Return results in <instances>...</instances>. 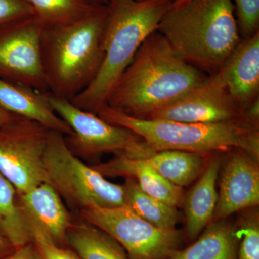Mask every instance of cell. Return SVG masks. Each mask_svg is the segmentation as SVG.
<instances>
[{"label":"cell","instance_id":"e0dca14e","mask_svg":"<svg viewBox=\"0 0 259 259\" xmlns=\"http://www.w3.org/2000/svg\"><path fill=\"white\" fill-rule=\"evenodd\" d=\"M221 168V159L214 158L183 199L186 231L191 239L197 238L212 219L218 202L216 182Z\"/></svg>","mask_w":259,"mask_h":259},{"label":"cell","instance_id":"7402d4cb","mask_svg":"<svg viewBox=\"0 0 259 259\" xmlns=\"http://www.w3.org/2000/svg\"><path fill=\"white\" fill-rule=\"evenodd\" d=\"M125 206L140 218L163 229H175L179 221L176 207L151 197L140 188L133 178L127 177L124 185Z\"/></svg>","mask_w":259,"mask_h":259},{"label":"cell","instance_id":"cb8c5ba5","mask_svg":"<svg viewBox=\"0 0 259 259\" xmlns=\"http://www.w3.org/2000/svg\"><path fill=\"white\" fill-rule=\"evenodd\" d=\"M237 239L241 240L238 259H259V223L258 217L248 218L235 228Z\"/></svg>","mask_w":259,"mask_h":259},{"label":"cell","instance_id":"d6986e66","mask_svg":"<svg viewBox=\"0 0 259 259\" xmlns=\"http://www.w3.org/2000/svg\"><path fill=\"white\" fill-rule=\"evenodd\" d=\"M66 240L81 259H131L114 238L86 221L72 223Z\"/></svg>","mask_w":259,"mask_h":259},{"label":"cell","instance_id":"277c9868","mask_svg":"<svg viewBox=\"0 0 259 259\" xmlns=\"http://www.w3.org/2000/svg\"><path fill=\"white\" fill-rule=\"evenodd\" d=\"M172 1L109 0L101 67L93 82L70 101L73 105L95 114L106 105L116 83L141 44L157 30Z\"/></svg>","mask_w":259,"mask_h":259},{"label":"cell","instance_id":"ba28073f","mask_svg":"<svg viewBox=\"0 0 259 259\" xmlns=\"http://www.w3.org/2000/svg\"><path fill=\"white\" fill-rule=\"evenodd\" d=\"M83 221L115 240L131 259H168L182 242L176 229H163L140 218L127 206L80 210Z\"/></svg>","mask_w":259,"mask_h":259},{"label":"cell","instance_id":"6da1fadb","mask_svg":"<svg viewBox=\"0 0 259 259\" xmlns=\"http://www.w3.org/2000/svg\"><path fill=\"white\" fill-rule=\"evenodd\" d=\"M209 76L182 60L156 30L141 44L106 105L126 115L148 119Z\"/></svg>","mask_w":259,"mask_h":259},{"label":"cell","instance_id":"4fadbf2b","mask_svg":"<svg viewBox=\"0 0 259 259\" xmlns=\"http://www.w3.org/2000/svg\"><path fill=\"white\" fill-rule=\"evenodd\" d=\"M217 74L232 98L242 108L258 98L259 31L240 40Z\"/></svg>","mask_w":259,"mask_h":259},{"label":"cell","instance_id":"4dcf8cb0","mask_svg":"<svg viewBox=\"0 0 259 259\" xmlns=\"http://www.w3.org/2000/svg\"><path fill=\"white\" fill-rule=\"evenodd\" d=\"M94 5H107L109 0H90Z\"/></svg>","mask_w":259,"mask_h":259},{"label":"cell","instance_id":"d4e9b609","mask_svg":"<svg viewBox=\"0 0 259 259\" xmlns=\"http://www.w3.org/2000/svg\"><path fill=\"white\" fill-rule=\"evenodd\" d=\"M234 3L240 35L247 38L259 31V0H231Z\"/></svg>","mask_w":259,"mask_h":259},{"label":"cell","instance_id":"5bb4252c","mask_svg":"<svg viewBox=\"0 0 259 259\" xmlns=\"http://www.w3.org/2000/svg\"><path fill=\"white\" fill-rule=\"evenodd\" d=\"M19 202L28 224L42 230L56 244L66 240L71 218L61 197L48 182L18 194Z\"/></svg>","mask_w":259,"mask_h":259},{"label":"cell","instance_id":"83f0119b","mask_svg":"<svg viewBox=\"0 0 259 259\" xmlns=\"http://www.w3.org/2000/svg\"><path fill=\"white\" fill-rule=\"evenodd\" d=\"M0 259H44L35 245L28 244L15 249L11 254L5 255Z\"/></svg>","mask_w":259,"mask_h":259},{"label":"cell","instance_id":"484cf974","mask_svg":"<svg viewBox=\"0 0 259 259\" xmlns=\"http://www.w3.org/2000/svg\"><path fill=\"white\" fill-rule=\"evenodd\" d=\"M31 231L32 241L44 259H81L72 250L61 248L56 244L42 230L29 224Z\"/></svg>","mask_w":259,"mask_h":259},{"label":"cell","instance_id":"9a60e30c","mask_svg":"<svg viewBox=\"0 0 259 259\" xmlns=\"http://www.w3.org/2000/svg\"><path fill=\"white\" fill-rule=\"evenodd\" d=\"M93 167L104 177L122 176L134 179L146 194L173 207L180 206L183 202L182 187L166 180L143 158L117 153L111 161Z\"/></svg>","mask_w":259,"mask_h":259},{"label":"cell","instance_id":"9c48e42d","mask_svg":"<svg viewBox=\"0 0 259 259\" xmlns=\"http://www.w3.org/2000/svg\"><path fill=\"white\" fill-rule=\"evenodd\" d=\"M49 131L20 116L0 127V175L18 194L49 183L44 163Z\"/></svg>","mask_w":259,"mask_h":259},{"label":"cell","instance_id":"3957f363","mask_svg":"<svg viewBox=\"0 0 259 259\" xmlns=\"http://www.w3.org/2000/svg\"><path fill=\"white\" fill-rule=\"evenodd\" d=\"M107 5H97L74 23L42 29V69L49 93L71 101L88 88L101 67Z\"/></svg>","mask_w":259,"mask_h":259},{"label":"cell","instance_id":"8fae6325","mask_svg":"<svg viewBox=\"0 0 259 259\" xmlns=\"http://www.w3.org/2000/svg\"><path fill=\"white\" fill-rule=\"evenodd\" d=\"M148 119L217 123L245 117L244 109L233 100L219 75L215 74L209 76L177 101L155 112Z\"/></svg>","mask_w":259,"mask_h":259},{"label":"cell","instance_id":"4316f807","mask_svg":"<svg viewBox=\"0 0 259 259\" xmlns=\"http://www.w3.org/2000/svg\"><path fill=\"white\" fill-rule=\"evenodd\" d=\"M33 16L28 0H0V29Z\"/></svg>","mask_w":259,"mask_h":259},{"label":"cell","instance_id":"ffe728a7","mask_svg":"<svg viewBox=\"0 0 259 259\" xmlns=\"http://www.w3.org/2000/svg\"><path fill=\"white\" fill-rule=\"evenodd\" d=\"M143 159L166 180L180 187L192 183L205 165L202 153L177 150L154 151Z\"/></svg>","mask_w":259,"mask_h":259},{"label":"cell","instance_id":"d6a6232c","mask_svg":"<svg viewBox=\"0 0 259 259\" xmlns=\"http://www.w3.org/2000/svg\"><path fill=\"white\" fill-rule=\"evenodd\" d=\"M136 1H147V0H136Z\"/></svg>","mask_w":259,"mask_h":259},{"label":"cell","instance_id":"5b68a950","mask_svg":"<svg viewBox=\"0 0 259 259\" xmlns=\"http://www.w3.org/2000/svg\"><path fill=\"white\" fill-rule=\"evenodd\" d=\"M97 115L109 123L132 131L156 151L177 150L202 154L240 148L258 160V125L246 119L217 123H186L138 118L107 105L102 106Z\"/></svg>","mask_w":259,"mask_h":259},{"label":"cell","instance_id":"f1b7e54d","mask_svg":"<svg viewBox=\"0 0 259 259\" xmlns=\"http://www.w3.org/2000/svg\"><path fill=\"white\" fill-rule=\"evenodd\" d=\"M11 248L13 247L10 244V242L0 234V258L8 253Z\"/></svg>","mask_w":259,"mask_h":259},{"label":"cell","instance_id":"ac0fdd59","mask_svg":"<svg viewBox=\"0 0 259 259\" xmlns=\"http://www.w3.org/2000/svg\"><path fill=\"white\" fill-rule=\"evenodd\" d=\"M235 228L225 220L214 221L198 240L168 259H238Z\"/></svg>","mask_w":259,"mask_h":259},{"label":"cell","instance_id":"8992f818","mask_svg":"<svg viewBox=\"0 0 259 259\" xmlns=\"http://www.w3.org/2000/svg\"><path fill=\"white\" fill-rule=\"evenodd\" d=\"M44 163L49 183L75 208L125 206L124 185L109 182L84 164L71 152L60 132L49 130Z\"/></svg>","mask_w":259,"mask_h":259},{"label":"cell","instance_id":"44dd1931","mask_svg":"<svg viewBox=\"0 0 259 259\" xmlns=\"http://www.w3.org/2000/svg\"><path fill=\"white\" fill-rule=\"evenodd\" d=\"M0 234L16 249L31 243L30 226L19 202L13 185L0 175Z\"/></svg>","mask_w":259,"mask_h":259},{"label":"cell","instance_id":"2e32d148","mask_svg":"<svg viewBox=\"0 0 259 259\" xmlns=\"http://www.w3.org/2000/svg\"><path fill=\"white\" fill-rule=\"evenodd\" d=\"M0 107L6 111L35 121L51 131L69 136L72 130L51 106L45 93L0 79Z\"/></svg>","mask_w":259,"mask_h":259},{"label":"cell","instance_id":"f546056e","mask_svg":"<svg viewBox=\"0 0 259 259\" xmlns=\"http://www.w3.org/2000/svg\"><path fill=\"white\" fill-rule=\"evenodd\" d=\"M16 116L6 111L3 107H0V127L13 120Z\"/></svg>","mask_w":259,"mask_h":259},{"label":"cell","instance_id":"30bf717a","mask_svg":"<svg viewBox=\"0 0 259 259\" xmlns=\"http://www.w3.org/2000/svg\"><path fill=\"white\" fill-rule=\"evenodd\" d=\"M42 29L35 16L0 29V79L49 92L40 51Z\"/></svg>","mask_w":259,"mask_h":259},{"label":"cell","instance_id":"52a82bcc","mask_svg":"<svg viewBox=\"0 0 259 259\" xmlns=\"http://www.w3.org/2000/svg\"><path fill=\"white\" fill-rule=\"evenodd\" d=\"M45 94L56 113L72 130L73 134L66 136L65 140L77 157H93L113 152L146 158L156 151L128 129L109 123L97 114L81 110L66 99L49 92Z\"/></svg>","mask_w":259,"mask_h":259},{"label":"cell","instance_id":"7a4b0ae2","mask_svg":"<svg viewBox=\"0 0 259 259\" xmlns=\"http://www.w3.org/2000/svg\"><path fill=\"white\" fill-rule=\"evenodd\" d=\"M231 0H189L170 7L157 31L177 55L206 74H217L241 40Z\"/></svg>","mask_w":259,"mask_h":259},{"label":"cell","instance_id":"7c38bea8","mask_svg":"<svg viewBox=\"0 0 259 259\" xmlns=\"http://www.w3.org/2000/svg\"><path fill=\"white\" fill-rule=\"evenodd\" d=\"M233 150L221 171L214 221L259 203L258 160L240 148Z\"/></svg>","mask_w":259,"mask_h":259},{"label":"cell","instance_id":"1f68e13d","mask_svg":"<svg viewBox=\"0 0 259 259\" xmlns=\"http://www.w3.org/2000/svg\"><path fill=\"white\" fill-rule=\"evenodd\" d=\"M189 0H173L171 3V7H177L180 6V5H182L184 4V3H187Z\"/></svg>","mask_w":259,"mask_h":259},{"label":"cell","instance_id":"603a6c76","mask_svg":"<svg viewBox=\"0 0 259 259\" xmlns=\"http://www.w3.org/2000/svg\"><path fill=\"white\" fill-rule=\"evenodd\" d=\"M28 2L33 9L34 16L44 29L74 23L97 6L90 0H28Z\"/></svg>","mask_w":259,"mask_h":259}]
</instances>
